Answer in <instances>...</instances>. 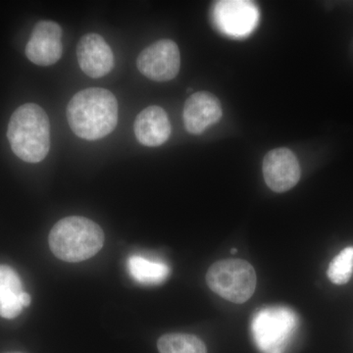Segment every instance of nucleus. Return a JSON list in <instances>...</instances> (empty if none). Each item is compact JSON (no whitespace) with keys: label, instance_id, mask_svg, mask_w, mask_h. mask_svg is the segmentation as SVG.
Wrapping results in <instances>:
<instances>
[{"label":"nucleus","instance_id":"f257e3e1","mask_svg":"<svg viewBox=\"0 0 353 353\" xmlns=\"http://www.w3.org/2000/svg\"><path fill=\"white\" fill-rule=\"evenodd\" d=\"M67 119L77 137L97 141L108 136L117 126V99L105 88L81 90L67 106Z\"/></svg>","mask_w":353,"mask_h":353},{"label":"nucleus","instance_id":"f03ea898","mask_svg":"<svg viewBox=\"0 0 353 353\" xmlns=\"http://www.w3.org/2000/svg\"><path fill=\"white\" fill-rule=\"evenodd\" d=\"M16 157L28 163L43 161L50 150V123L41 106L26 103L16 109L7 129Z\"/></svg>","mask_w":353,"mask_h":353},{"label":"nucleus","instance_id":"7ed1b4c3","mask_svg":"<svg viewBox=\"0 0 353 353\" xmlns=\"http://www.w3.org/2000/svg\"><path fill=\"white\" fill-rule=\"evenodd\" d=\"M48 243L53 254L65 262L78 263L92 259L104 243L103 231L94 221L71 216L51 229Z\"/></svg>","mask_w":353,"mask_h":353},{"label":"nucleus","instance_id":"20e7f679","mask_svg":"<svg viewBox=\"0 0 353 353\" xmlns=\"http://www.w3.org/2000/svg\"><path fill=\"white\" fill-rule=\"evenodd\" d=\"M299 327L292 309L273 306L257 311L252 321L253 341L262 353H284Z\"/></svg>","mask_w":353,"mask_h":353},{"label":"nucleus","instance_id":"39448f33","mask_svg":"<svg viewBox=\"0 0 353 353\" xmlns=\"http://www.w3.org/2000/svg\"><path fill=\"white\" fill-rule=\"evenodd\" d=\"M256 273L245 260L226 259L216 262L206 274V283L218 296L234 303H243L254 294Z\"/></svg>","mask_w":353,"mask_h":353},{"label":"nucleus","instance_id":"423d86ee","mask_svg":"<svg viewBox=\"0 0 353 353\" xmlns=\"http://www.w3.org/2000/svg\"><path fill=\"white\" fill-rule=\"evenodd\" d=\"M137 66L146 78L155 82L173 80L180 71L181 54L171 39H161L139 53Z\"/></svg>","mask_w":353,"mask_h":353},{"label":"nucleus","instance_id":"0eeeda50","mask_svg":"<svg viewBox=\"0 0 353 353\" xmlns=\"http://www.w3.org/2000/svg\"><path fill=\"white\" fill-rule=\"evenodd\" d=\"M26 57L39 66H50L62 57V29L52 21H41L34 26L26 46Z\"/></svg>","mask_w":353,"mask_h":353},{"label":"nucleus","instance_id":"6e6552de","mask_svg":"<svg viewBox=\"0 0 353 353\" xmlns=\"http://www.w3.org/2000/svg\"><path fill=\"white\" fill-rule=\"evenodd\" d=\"M265 183L275 192H285L294 187L301 179V165L289 148H279L265 155Z\"/></svg>","mask_w":353,"mask_h":353},{"label":"nucleus","instance_id":"1a4fd4ad","mask_svg":"<svg viewBox=\"0 0 353 353\" xmlns=\"http://www.w3.org/2000/svg\"><path fill=\"white\" fill-rule=\"evenodd\" d=\"M214 18L221 31L232 37H245L256 27L259 9L250 1L227 0L216 3Z\"/></svg>","mask_w":353,"mask_h":353},{"label":"nucleus","instance_id":"9d476101","mask_svg":"<svg viewBox=\"0 0 353 353\" xmlns=\"http://www.w3.org/2000/svg\"><path fill=\"white\" fill-rule=\"evenodd\" d=\"M77 57L83 73L99 79L110 73L114 67V54L105 39L97 34H87L79 41Z\"/></svg>","mask_w":353,"mask_h":353},{"label":"nucleus","instance_id":"9b49d317","mask_svg":"<svg viewBox=\"0 0 353 353\" xmlns=\"http://www.w3.org/2000/svg\"><path fill=\"white\" fill-rule=\"evenodd\" d=\"M222 117L221 102L214 94L199 92L190 95L183 106V119L185 130L201 134Z\"/></svg>","mask_w":353,"mask_h":353},{"label":"nucleus","instance_id":"f8f14e48","mask_svg":"<svg viewBox=\"0 0 353 353\" xmlns=\"http://www.w3.org/2000/svg\"><path fill=\"white\" fill-rule=\"evenodd\" d=\"M134 131L141 145L155 148L168 141L172 128L164 109L153 105L143 109L137 116Z\"/></svg>","mask_w":353,"mask_h":353},{"label":"nucleus","instance_id":"ddd939ff","mask_svg":"<svg viewBox=\"0 0 353 353\" xmlns=\"http://www.w3.org/2000/svg\"><path fill=\"white\" fill-rule=\"evenodd\" d=\"M22 282L17 272L7 265H0V317L14 319L22 313Z\"/></svg>","mask_w":353,"mask_h":353},{"label":"nucleus","instance_id":"4468645a","mask_svg":"<svg viewBox=\"0 0 353 353\" xmlns=\"http://www.w3.org/2000/svg\"><path fill=\"white\" fill-rule=\"evenodd\" d=\"M127 268L131 277L139 284H162L171 273L170 267L162 260L134 254L128 259Z\"/></svg>","mask_w":353,"mask_h":353},{"label":"nucleus","instance_id":"2eb2a0df","mask_svg":"<svg viewBox=\"0 0 353 353\" xmlns=\"http://www.w3.org/2000/svg\"><path fill=\"white\" fill-rule=\"evenodd\" d=\"M160 353H208L201 339L190 334H167L157 341Z\"/></svg>","mask_w":353,"mask_h":353},{"label":"nucleus","instance_id":"dca6fc26","mask_svg":"<svg viewBox=\"0 0 353 353\" xmlns=\"http://www.w3.org/2000/svg\"><path fill=\"white\" fill-rule=\"evenodd\" d=\"M353 273V246L341 250L329 265L328 277L336 285L347 284Z\"/></svg>","mask_w":353,"mask_h":353},{"label":"nucleus","instance_id":"f3484780","mask_svg":"<svg viewBox=\"0 0 353 353\" xmlns=\"http://www.w3.org/2000/svg\"><path fill=\"white\" fill-rule=\"evenodd\" d=\"M20 301L23 307H29L30 304H31V296L28 292H24L21 294Z\"/></svg>","mask_w":353,"mask_h":353},{"label":"nucleus","instance_id":"a211bd4d","mask_svg":"<svg viewBox=\"0 0 353 353\" xmlns=\"http://www.w3.org/2000/svg\"><path fill=\"white\" fill-rule=\"evenodd\" d=\"M232 253H236L238 252V250H236V248H234V250H232Z\"/></svg>","mask_w":353,"mask_h":353},{"label":"nucleus","instance_id":"6ab92c4d","mask_svg":"<svg viewBox=\"0 0 353 353\" xmlns=\"http://www.w3.org/2000/svg\"><path fill=\"white\" fill-rule=\"evenodd\" d=\"M14 353H19V352H14Z\"/></svg>","mask_w":353,"mask_h":353}]
</instances>
